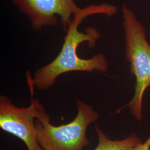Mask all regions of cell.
Listing matches in <instances>:
<instances>
[{
	"label": "cell",
	"instance_id": "obj_6",
	"mask_svg": "<svg viewBox=\"0 0 150 150\" xmlns=\"http://www.w3.org/2000/svg\"><path fill=\"white\" fill-rule=\"evenodd\" d=\"M98 143L93 150H131L142 142L141 139L134 134L121 140L110 139L98 125H95Z\"/></svg>",
	"mask_w": 150,
	"mask_h": 150
},
{
	"label": "cell",
	"instance_id": "obj_1",
	"mask_svg": "<svg viewBox=\"0 0 150 150\" xmlns=\"http://www.w3.org/2000/svg\"><path fill=\"white\" fill-rule=\"evenodd\" d=\"M117 10L116 6L108 4L90 5L82 8L71 22L59 54L51 62L36 70L32 79L28 78L30 89L36 87L41 91L47 90L54 86L59 76L68 72H107L109 64L103 54H97L90 59H83L77 54L81 43L86 42L89 48H94L101 34L93 27H87L84 31H79V28L89 16L105 15L110 17L114 16Z\"/></svg>",
	"mask_w": 150,
	"mask_h": 150
},
{
	"label": "cell",
	"instance_id": "obj_4",
	"mask_svg": "<svg viewBox=\"0 0 150 150\" xmlns=\"http://www.w3.org/2000/svg\"><path fill=\"white\" fill-rule=\"evenodd\" d=\"M20 12L28 17L36 32L57 24L58 18L66 32L74 16L82 10L74 0H12Z\"/></svg>",
	"mask_w": 150,
	"mask_h": 150
},
{
	"label": "cell",
	"instance_id": "obj_7",
	"mask_svg": "<svg viewBox=\"0 0 150 150\" xmlns=\"http://www.w3.org/2000/svg\"><path fill=\"white\" fill-rule=\"evenodd\" d=\"M131 150H150V136L145 142H141Z\"/></svg>",
	"mask_w": 150,
	"mask_h": 150
},
{
	"label": "cell",
	"instance_id": "obj_2",
	"mask_svg": "<svg viewBox=\"0 0 150 150\" xmlns=\"http://www.w3.org/2000/svg\"><path fill=\"white\" fill-rule=\"evenodd\" d=\"M122 16L125 40V56L130 71L136 80L134 96L127 104L132 115L137 121L143 118V98L150 86V45L144 26L134 11L122 6Z\"/></svg>",
	"mask_w": 150,
	"mask_h": 150
},
{
	"label": "cell",
	"instance_id": "obj_5",
	"mask_svg": "<svg viewBox=\"0 0 150 150\" xmlns=\"http://www.w3.org/2000/svg\"><path fill=\"white\" fill-rule=\"evenodd\" d=\"M41 103L32 99L27 107H17L5 95L0 96V127L21 139L28 150H42L38 142L35 119Z\"/></svg>",
	"mask_w": 150,
	"mask_h": 150
},
{
	"label": "cell",
	"instance_id": "obj_3",
	"mask_svg": "<svg viewBox=\"0 0 150 150\" xmlns=\"http://www.w3.org/2000/svg\"><path fill=\"white\" fill-rule=\"evenodd\" d=\"M77 112L69 123L54 126L43 106L38 110L35 127L38 144L42 150H83L90 144L86 132L100 115L86 102L77 100Z\"/></svg>",
	"mask_w": 150,
	"mask_h": 150
}]
</instances>
